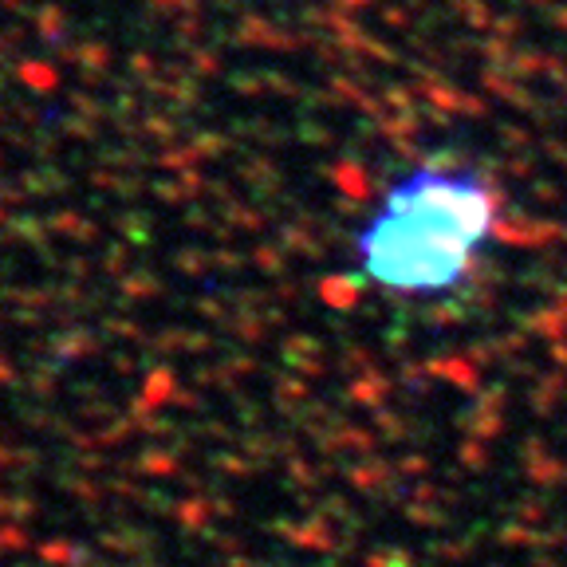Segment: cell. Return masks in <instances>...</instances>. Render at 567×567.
Returning <instances> with one entry per match:
<instances>
[{"instance_id": "obj_1", "label": "cell", "mask_w": 567, "mask_h": 567, "mask_svg": "<svg viewBox=\"0 0 567 567\" xmlns=\"http://www.w3.org/2000/svg\"><path fill=\"white\" fill-rule=\"evenodd\" d=\"M501 237V189L481 166L422 158L398 170L351 233L355 280L402 304L461 296Z\"/></svg>"}]
</instances>
